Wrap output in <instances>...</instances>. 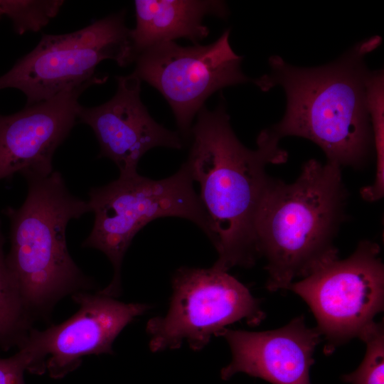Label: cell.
Masks as SVG:
<instances>
[{"instance_id": "1", "label": "cell", "mask_w": 384, "mask_h": 384, "mask_svg": "<svg viewBox=\"0 0 384 384\" xmlns=\"http://www.w3.org/2000/svg\"><path fill=\"white\" fill-rule=\"evenodd\" d=\"M190 134L193 141L185 164L200 185L210 240L218 255L213 267L225 272L250 267L260 258L255 226L270 178L266 166L286 162L287 152L270 129L259 134L257 149L245 146L223 103L213 111L202 107Z\"/></svg>"}, {"instance_id": "2", "label": "cell", "mask_w": 384, "mask_h": 384, "mask_svg": "<svg viewBox=\"0 0 384 384\" xmlns=\"http://www.w3.org/2000/svg\"><path fill=\"white\" fill-rule=\"evenodd\" d=\"M380 41L378 36L363 41L338 60L316 68H297L271 56L270 73L255 83L262 91L280 85L285 92L284 116L270 129L274 135L309 139L327 162L341 167L363 166L374 149L364 59Z\"/></svg>"}, {"instance_id": "3", "label": "cell", "mask_w": 384, "mask_h": 384, "mask_svg": "<svg viewBox=\"0 0 384 384\" xmlns=\"http://www.w3.org/2000/svg\"><path fill=\"white\" fill-rule=\"evenodd\" d=\"M346 200L341 167L332 163L310 159L291 183L270 177L255 226L268 290L287 289L295 278L338 257L334 240Z\"/></svg>"}, {"instance_id": "4", "label": "cell", "mask_w": 384, "mask_h": 384, "mask_svg": "<svg viewBox=\"0 0 384 384\" xmlns=\"http://www.w3.org/2000/svg\"><path fill=\"white\" fill-rule=\"evenodd\" d=\"M26 179L28 189L22 206L4 211L10 220L11 240L5 262L33 316L91 285L70 257L65 237L68 222L91 210L88 201L71 194L58 171Z\"/></svg>"}, {"instance_id": "5", "label": "cell", "mask_w": 384, "mask_h": 384, "mask_svg": "<svg viewBox=\"0 0 384 384\" xmlns=\"http://www.w3.org/2000/svg\"><path fill=\"white\" fill-rule=\"evenodd\" d=\"M188 169L182 164L172 176L154 180L137 171L119 174L117 179L89 191L95 219L83 247L102 252L114 268L110 284L100 290L114 297L121 292V267L136 234L149 222L161 217L191 220L210 238L207 214L196 193Z\"/></svg>"}, {"instance_id": "6", "label": "cell", "mask_w": 384, "mask_h": 384, "mask_svg": "<svg viewBox=\"0 0 384 384\" xmlns=\"http://www.w3.org/2000/svg\"><path fill=\"white\" fill-rule=\"evenodd\" d=\"M110 59L119 66L135 60L124 13L110 15L79 31L43 35L36 47L0 77V90L16 88L26 106L96 78L97 65Z\"/></svg>"}, {"instance_id": "7", "label": "cell", "mask_w": 384, "mask_h": 384, "mask_svg": "<svg viewBox=\"0 0 384 384\" xmlns=\"http://www.w3.org/2000/svg\"><path fill=\"white\" fill-rule=\"evenodd\" d=\"M172 289L167 313L146 324L152 352L176 349L183 342L199 351L227 326L240 321L256 326L265 317L260 301L242 283L213 266L178 268Z\"/></svg>"}, {"instance_id": "8", "label": "cell", "mask_w": 384, "mask_h": 384, "mask_svg": "<svg viewBox=\"0 0 384 384\" xmlns=\"http://www.w3.org/2000/svg\"><path fill=\"white\" fill-rule=\"evenodd\" d=\"M314 314L325 353L361 338L384 308V266L380 246L363 240L347 258L323 263L287 288Z\"/></svg>"}, {"instance_id": "9", "label": "cell", "mask_w": 384, "mask_h": 384, "mask_svg": "<svg viewBox=\"0 0 384 384\" xmlns=\"http://www.w3.org/2000/svg\"><path fill=\"white\" fill-rule=\"evenodd\" d=\"M226 30L207 46L156 43L139 53L133 73L158 90L169 104L182 135L189 136L194 116L207 98L223 87L250 79L242 73V57L229 43Z\"/></svg>"}, {"instance_id": "10", "label": "cell", "mask_w": 384, "mask_h": 384, "mask_svg": "<svg viewBox=\"0 0 384 384\" xmlns=\"http://www.w3.org/2000/svg\"><path fill=\"white\" fill-rule=\"evenodd\" d=\"M78 311L64 322L39 331L31 329L18 348L29 356L30 373L46 371L61 378L76 369L87 355L112 353V344L124 328L151 306L124 303L97 292L72 295Z\"/></svg>"}, {"instance_id": "11", "label": "cell", "mask_w": 384, "mask_h": 384, "mask_svg": "<svg viewBox=\"0 0 384 384\" xmlns=\"http://www.w3.org/2000/svg\"><path fill=\"white\" fill-rule=\"evenodd\" d=\"M107 78L99 75L15 114H0V180L16 173L25 178L50 175L55 151L76 123L80 95Z\"/></svg>"}, {"instance_id": "12", "label": "cell", "mask_w": 384, "mask_h": 384, "mask_svg": "<svg viewBox=\"0 0 384 384\" xmlns=\"http://www.w3.org/2000/svg\"><path fill=\"white\" fill-rule=\"evenodd\" d=\"M114 97L100 106H80L78 119L95 132L100 157L111 159L119 174L135 172L142 156L156 146L180 149V134L155 122L140 99L141 80L132 73L117 78Z\"/></svg>"}, {"instance_id": "13", "label": "cell", "mask_w": 384, "mask_h": 384, "mask_svg": "<svg viewBox=\"0 0 384 384\" xmlns=\"http://www.w3.org/2000/svg\"><path fill=\"white\" fill-rule=\"evenodd\" d=\"M218 336L227 341L232 354L230 363L220 370L223 380L243 373L272 384H311L310 368L321 336L316 328L307 326L304 316L274 330L225 328Z\"/></svg>"}, {"instance_id": "14", "label": "cell", "mask_w": 384, "mask_h": 384, "mask_svg": "<svg viewBox=\"0 0 384 384\" xmlns=\"http://www.w3.org/2000/svg\"><path fill=\"white\" fill-rule=\"evenodd\" d=\"M137 24L131 30L137 56L159 43L185 38L195 44L206 38L208 28L203 24L205 16L224 17L227 9L220 1L136 0Z\"/></svg>"}, {"instance_id": "15", "label": "cell", "mask_w": 384, "mask_h": 384, "mask_svg": "<svg viewBox=\"0 0 384 384\" xmlns=\"http://www.w3.org/2000/svg\"><path fill=\"white\" fill-rule=\"evenodd\" d=\"M4 243L0 221V348L7 351L22 344L31 329L32 316L6 267Z\"/></svg>"}, {"instance_id": "16", "label": "cell", "mask_w": 384, "mask_h": 384, "mask_svg": "<svg viewBox=\"0 0 384 384\" xmlns=\"http://www.w3.org/2000/svg\"><path fill=\"white\" fill-rule=\"evenodd\" d=\"M384 78L382 70L370 72L367 80V95L371 121L376 171L373 182L361 189V197L375 202L384 195Z\"/></svg>"}, {"instance_id": "17", "label": "cell", "mask_w": 384, "mask_h": 384, "mask_svg": "<svg viewBox=\"0 0 384 384\" xmlns=\"http://www.w3.org/2000/svg\"><path fill=\"white\" fill-rule=\"evenodd\" d=\"M366 344L364 358L356 370L341 376L350 384H383L384 328L374 322L360 338Z\"/></svg>"}, {"instance_id": "18", "label": "cell", "mask_w": 384, "mask_h": 384, "mask_svg": "<svg viewBox=\"0 0 384 384\" xmlns=\"http://www.w3.org/2000/svg\"><path fill=\"white\" fill-rule=\"evenodd\" d=\"M64 1L61 0H6V12L15 31L23 34L38 31L57 15Z\"/></svg>"}, {"instance_id": "19", "label": "cell", "mask_w": 384, "mask_h": 384, "mask_svg": "<svg viewBox=\"0 0 384 384\" xmlns=\"http://www.w3.org/2000/svg\"><path fill=\"white\" fill-rule=\"evenodd\" d=\"M31 360L22 349L7 358H0V384H26L23 373L28 371Z\"/></svg>"}, {"instance_id": "20", "label": "cell", "mask_w": 384, "mask_h": 384, "mask_svg": "<svg viewBox=\"0 0 384 384\" xmlns=\"http://www.w3.org/2000/svg\"><path fill=\"white\" fill-rule=\"evenodd\" d=\"M5 0H0V18L1 16L5 15Z\"/></svg>"}]
</instances>
